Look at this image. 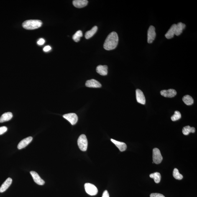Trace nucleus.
I'll list each match as a JSON object with an SVG mask.
<instances>
[{
    "label": "nucleus",
    "mask_w": 197,
    "mask_h": 197,
    "mask_svg": "<svg viewBox=\"0 0 197 197\" xmlns=\"http://www.w3.org/2000/svg\"><path fill=\"white\" fill-rule=\"evenodd\" d=\"M181 117V114L179 111H175V114L172 116L171 119L173 121H175L180 119Z\"/></svg>",
    "instance_id": "a878e982"
},
{
    "label": "nucleus",
    "mask_w": 197,
    "mask_h": 197,
    "mask_svg": "<svg viewBox=\"0 0 197 197\" xmlns=\"http://www.w3.org/2000/svg\"><path fill=\"white\" fill-rule=\"evenodd\" d=\"M13 116L12 113L11 112L4 113L0 118V123L8 121L11 119Z\"/></svg>",
    "instance_id": "6ab92c4d"
},
{
    "label": "nucleus",
    "mask_w": 197,
    "mask_h": 197,
    "mask_svg": "<svg viewBox=\"0 0 197 197\" xmlns=\"http://www.w3.org/2000/svg\"><path fill=\"white\" fill-rule=\"evenodd\" d=\"M45 41L44 39H39V40L38 41L37 43L39 45H42L45 43Z\"/></svg>",
    "instance_id": "c85d7f7f"
},
{
    "label": "nucleus",
    "mask_w": 197,
    "mask_h": 197,
    "mask_svg": "<svg viewBox=\"0 0 197 197\" xmlns=\"http://www.w3.org/2000/svg\"><path fill=\"white\" fill-rule=\"evenodd\" d=\"M31 175L33 177L34 181L37 184L42 185L44 184L45 182L44 180H43L39 176V174L36 172L31 171L30 172Z\"/></svg>",
    "instance_id": "9b49d317"
},
{
    "label": "nucleus",
    "mask_w": 197,
    "mask_h": 197,
    "mask_svg": "<svg viewBox=\"0 0 197 197\" xmlns=\"http://www.w3.org/2000/svg\"><path fill=\"white\" fill-rule=\"evenodd\" d=\"M163 159L160 151L158 149L155 148L153 150V160L154 163L158 164L161 163Z\"/></svg>",
    "instance_id": "39448f33"
},
{
    "label": "nucleus",
    "mask_w": 197,
    "mask_h": 197,
    "mask_svg": "<svg viewBox=\"0 0 197 197\" xmlns=\"http://www.w3.org/2000/svg\"><path fill=\"white\" fill-rule=\"evenodd\" d=\"M183 101L185 104L188 106L193 104L194 102L193 98L189 95L184 96L183 98Z\"/></svg>",
    "instance_id": "4be33fe9"
},
{
    "label": "nucleus",
    "mask_w": 197,
    "mask_h": 197,
    "mask_svg": "<svg viewBox=\"0 0 197 197\" xmlns=\"http://www.w3.org/2000/svg\"><path fill=\"white\" fill-rule=\"evenodd\" d=\"M195 131V128L194 127H190V126H185L183 127L182 130V132L184 135H188L190 133H194Z\"/></svg>",
    "instance_id": "412c9836"
},
{
    "label": "nucleus",
    "mask_w": 197,
    "mask_h": 197,
    "mask_svg": "<svg viewBox=\"0 0 197 197\" xmlns=\"http://www.w3.org/2000/svg\"><path fill=\"white\" fill-rule=\"evenodd\" d=\"M51 47L50 46H47L44 47L43 50L44 52H47L51 50Z\"/></svg>",
    "instance_id": "c756f323"
},
{
    "label": "nucleus",
    "mask_w": 197,
    "mask_h": 197,
    "mask_svg": "<svg viewBox=\"0 0 197 197\" xmlns=\"http://www.w3.org/2000/svg\"><path fill=\"white\" fill-rule=\"evenodd\" d=\"M150 178H153L154 182L156 183H160L161 180V175L160 173L156 172L155 173L151 174L150 175Z\"/></svg>",
    "instance_id": "5701e85b"
},
{
    "label": "nucleus",
    "mask_w": 197,
    "mask_h": 197,
    "mask_svg": "<svg viewBox=\"0 0 197 197\" xmlns=\"http://www.w3.org/2000/svg\"><path fill=\"white\" fill-rule=\"evenodd\" d=\"M88 1L87 0H74L73 1V4L75 7L81 8L84 7L87 5Z\"/></svg>",
    "instance_id": "2eb2a0df"
},
{
    "label": "nucleus",
    "mask_w": 197,
    "mask_h": 197,
    "mask_svg": "<svg viewBox=\"0 0 197 197\" xmlns=\"http://www.w3.org/2000/svg\"><path fill=\"white\" fill-rule=\"evenodd\" d=\"M96 70L97 72L100 75L106 76L108 74V67L106 65H98L96 67Z\"/></svg>",
    "instance_id": "ddd939ff"
},
{
    "label": "nucleus",
    "mask_w": 197,
    "mask_h": 197,
    "mask_svg": "<svg viewBox=\"0 0 197 197\" xmlns=\"http://www.w3.org/2000/svg\"><path fill=\"white\" fill-rule=\"evenodd\" d=\"M83 36V33L81 30H78L74 34L72 37L73 40L76 42H78L80 40V38Z\"/></svg>",
    "instance_id": "b1692460"
},
{
    "label": "nucleus",
    "mask_w": 197,
    "mask_h": 197,
    "mask_svg": "<svg viewBox=\"0 0 197 197\" xmlns=\"http://www.w3.org/2000/svg\"><path fill=\"white\" fill-rule=\"evenodd\" d=\"M7 130V128L6 126H2L0 127V135L4 134Z\"/></svg>",
    "instance_id": "bb28decb"
},
{
    "label": "nucleus",
    "mask_w": 197,
    "mask_h": 197,
    "mask_svg": "<svg viewBox=\"0 0 197 197\" xmlns=\"http://www.w3.org/2000/svg\"><path fill=\"white\" fill-rule=\"evenodd\" d=\"M84 188L86 193L91 196H94L98 193L97 188L93 184L85 183L84 185Z\"/></svg>",
    "instance_id": "20e7f679"
},
{
    "label": "nucleus",
    "mask_w": 197,
    "mask_h": 197,
    "mask_svg": "<svg viewBox=\"0 0 197 197\" xmlns=\"http://www.w3.org/2000/svg\"><path fill=\"white\" fill-rule=\"evenodd\" d=\"M173 175L174 178L177 180H181L183 177V175L180 173L178 170L177 168L174 169Z\"/></svg>",
    "instance_id": "393cba45"
},
{
    "label": "nucleus",
    "mask_w": 197,
    "mask_h": 197,
    "mask_svg": "<svg viewBox=\"0 0 197 197\" xmlns=\"http://www.w3.org/2000/svg\"><path fill=\"white\" fill-rule=\"evenodd\" d=\"M78 147L80 150L85 152L87 149L88 141L86 136L82 134L79 137L78 140Z\"/></svg>",
    "instance_id": "7ed1b4c3"
},
{
    "label": "nucleus",
    "mask_w": 197,
    "mask_h": 197,
    "mask_svg": "<svg viewBox=\"0 0 197 197\" xmlns=\"http://www.w3.org/2000/svg\"><path fill=\"white\" fill-rule=\"evenodd\" d=\"M150 197H165L161 194L158 193H152L151 194Z\"/></svg>",
    "instance_id": "cd10ccee"
},
{
    "label": "nucleus",
    "mask_w": 197,
    "mask_h": 197,
    "mask_svg": "<svg viewBox=\"0 0 197 197\" xmlns=\"http://www.w3.org/2000/svg\"><path fill=\"white\" fill-rule=\"evenodd\" d=\"M33 138L32 137H29L25 138L20 142L18 145V148L19 149H21L25 147L30 143L32 141Z\"/></svg>",
    "instance_id": "f8f14e48"
},
{
    "label": "nucleus",
    "mask_w": 197,
    "mask_h": 197,
    "mask_svg": "<svg viewBox=\"0 0 197 197\" xmlns=\"http://www.w3.org/2000/svg\"><path fill=\"white\" fill-rule=\"evenodd\" d=\"M156 37L155 28L153 26H150L147 31V42L152 43Z\"/></svg>",
    "instance_id": "0eeeda50"
},
{
    "label": "nucleus",
    "mask_w": 197,
    "mask_h": 197,
    "mask_svg": "<svg viewBox=\"0 0 197 197\" xmlns=\"http://www.w3.org/2000/svg\"><path fill=\"white\" fill-rule=\"evenodd\" d=\"M41 21L39 20H29L24 21L22 24L23 27L27 30L38 29L42 26Z\"/></svg>",
    "instance_id": "f03ea898"
},
{
    "label": "nucleus",
    "mask_w": 197,
    "mask_h": 197,
    "mask_svg": "<svg viewBox=\"0 0 197 197\" xmlns=\"http://www.w3.org/2000/svg\"><path fill=\"white\" fill-rule=\"evenodd\" d=\"M161 95L167 98H173L177 94L175 90L170 89L168 90H164L160 92Z\"/></svg>",
    "instance_id": "9d476101"
},
{
    "label": "nucleus",
    "mask_w": 197,
    "mask_h": 197,
    "mask_svg": "<svg viewBox=\"0 0 197 197\" xmlns=\"http://www.w3.org/2000/svg\"><path fill=\"white\" fill-rule=\"evenodd\" d=\"M186 25L185 24L181 22H179L176 24V27L175 34L177 36L180 35L183 32V30L184 29Z\"/></svg>",
    "instance_id": "f3484780"
},
{
    "label": "nucleus",
    "mask_w": 197,
    "mask_h": 197,
    "mask_svg": "<svg viewBox=\"0 0 197 197\" xmlns=\"http://www.w3.org/2000/svg\"><path fill=\"white\" fill-rule=\"evenodd\" d=\"M102 197H110L109 193L107 190H106L103 192L102 196Z\"/></svg>",
    "instance_id": "7c9ffc66"
},
{
    "label": "nucleus",
    "mask_w": 197,
    "mask_h": 197,
    "mask_svg": "<svg viewBox=\"0 0 197 197\" xmlns=\"http://www.w3.org/2000/svg\"><path fill=\"white\" fill-rule=\"evenodd\" d=\"M136 99L138 103L142 104H144L146 103V99L143 93L141 90L137 89L136 90Z\"/></svg>",
    "instance_id": "6e6552de"
},
{
    "label": "nucleus",
    "mask_w": 197,
    "mask_h": 197,
    "mask_svg": "<svg viewBox=\"0 0 197 197\" xmlns=\"http://www.w3.org/2000/svg\"><path fill=\"white\" fill-rule=\"evenodd\" d=\"M63 117L67 120L72 125H75L78 122V118L77 115L74 113H69L63 115Z\"/></svg>",
    "instance_id": "423d86ee"
},
{
    "label": "nucleus",
    "mask_w": 197,
    "mask_h": 197,
    "mask_svg": "<svg viewBox=\"0 0 197 197\" xmlns=\"http://www.w3.org/2000/svg\"><path fill=\"white\" fill-rule=\"evenodd\" d=\"M85 86L88 87L98 88L101 87V85L100 82L95 79L88 80L85 83Z\"/></svg>",
    "instance_id": "1a4fd4ad"
},
{
    "label": "nucleus",
    "mask_w": 197,
    "mask_h": 197,
    "mask_svg": "<svg viewBox=\"0 0 197 197\" xmlns=\"http://www.w3.org/2000/svg\"><path fill=\"white\" fill-rule=\"evenodd\" d=\"M98 30V27L97 26H94L92 28L91 30L87 31L85 33V39H88L94 35Z\"/></svg>",
    "instance_id": "aec40b11"
},
{
    "label": "nucleus",
    "mask_w": 197,
    "mask_h": 197,
    "mask_svg": "<svg viewBox=\"0 0 197 197\" xmlns=\"http://www.w3.org/2000/svg\"><path fill=\"white\" fill-rule=\"evenodd\" d=\"M12 183V179L11 178H8L4 182L0 188V193H2L7 189L10 186Z\"/></svg>",
    "instance_id": "dca6fc26"
},
{
    "label": "nucleus",
    "mask_w": 197,
    "mask_h": 197,
    "mask_svg": "<svg viewBox=\"0 0 197 197\" xmlns=\"http://www.w3.org/2000/svg\"><path fill=\"white\" fill-rule=\"evenodd\" d=\"M111 140L121 152H124L127 149V145L124 143L119 142V141L115 140L113 139H111Z\"/></svg>",
    "instance_id": "4468645a"
},
{
    "label": "nucleus",
    "mask_w": 197,
    "mask_h": 197,
    "mask_svg": "<svg viewBox=\"0 0 197 197\" xmlns=\"http://www.w3.org/2000/svg\"><path fill=\"white\" fill-rule=\"evenodd\" d=\"M119 38L117 33L113 32L110 33L105 40L104 48L106 50H113L117 47Z\"/></svg>",
    "instance_id": "f257e3e1"
},
{
    "label": "nucleus",
    "mask_w": 197,
    "mask_h": 197,
    "mask_svg": "<svg viewBox=\"0 0 197 197\" xmlns=\"http://www.w3.org/2000/svg\"><path fill=\"white\" fill-rule=\"evenodd\" d=\"M176 24H174L172 25L170 29L169 30L166 34H165V37L167 39H170L173 37L174 35L175 34Z\"/></svg>",
    "instance_id": "a211bd4d"
}]
</instances>
